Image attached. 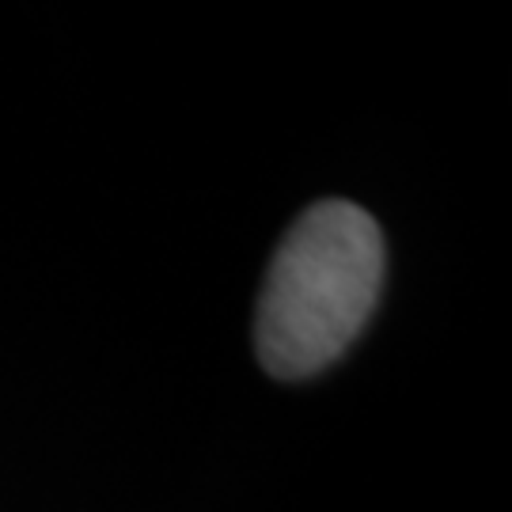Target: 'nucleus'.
I'll use <instances>...</instances> for the list:
<instances>
[{"label":"nucleus","instance_id":"obj_1","mask_svg":"<svg viewBox=\"0 0 512 512\" xmlns=\"http://www.w3.org/2000/svg\"><path fill=\"white\" fill-rule=\"evenodd\" d=\"M384 232L361 205L327 198L277 243L255 311V349L277 380L330 368L365 330L384 285Z\"/></svg>","mask_w":512,"mask_h":512}]
</instances>
